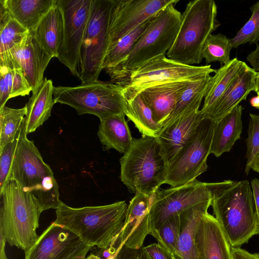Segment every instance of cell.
Listing matches in <instances>:
<instances>
[{
  "instance_id": "1",
  "label": "cell",
  "mask_w": 259,
  "mask_h": 259,
  "mask_svg": "<svg viewBox=\"0 0 259 259\" xmlns=\"http://www.w3.org/2000/svg\"><path fill=\"white\" fill-rule=\"evenodd\" d=\"M127 208L124 201L82 207H72L61 201L54 222L76 234L84 244L105 250L117 241Z\"/></svg>"
},
{
  "instance_id": "2",
  "label": "cell",
  "mask_w": 259,
  "mask_h": 259,
  "mask_svg": "<svg viewBox=\"0 0 259 259\" xmlns=\"http://www.w3.org/2000/svg\"><path fill=\"white\" fill-rule=\"evenodd\" d=\"M211 205L231 247H240L259 234L252 189L247 180L234 181L215 191Z\"/></svg>"
},
{
  "instance_id": "3",
  "label": "cell",
  "mask_w": 259,
  "mask_h": 259,
  "mask_svg": "<svg viewBox=\"0 0 259 259\" xmlns=\"http://www.w3.org/2000/svg\"><path fill=\"white\" fill-rule=\"evenodd\" d=\"M26 136L22 124L8 181H15L38 202L43 211L56 209L61 200L53 170Z\"/></svg>"
},
{
  "instance_id": "4",
  "label": "cell",
  "mask_w": 259,
  "mask_h": 259,
  "mask_svg": "<svg viewBox=\"0 0 259 259\" xmlns=\"http://www.w3.org/2000/svg\"><path fill=\"white\" fill-rule=\"evenodd\" d=\"M0 196V231L10 246L26 252L38 238L36 230L43 210L30 194L13 180L8 182Z\"/></svg>"
},
{
  "instance_id": "5",
  "label": "cell",
  "mask_w": 259,
  "mask_h": 259,
  "mask_svg": "<svg viewBox=\"0 0 259 259\" xmlns=\"http://www.w3.org/2000/svg\"><path fill=\"white\" fill-rule=\"evenodd\" d=\"M171 4L156 14L129 55L117 66L104 70L114 83L145 62L165 54L174 44L181 24L182 14Z\"/></svg>"
},
{
  "instance_id": "6",
  "label": "cell",
  "mask_w": 259,
  "mask_h": 259,
  "mask_svg": "<svg viewBox=\"0 0 259 259\" xmlns=\"http://www.w3.org/2000/svg\"><path fill=\"white\" fill-rule=\"evenodd\" d=\"M120 164L121 181L134 193L150 196L164 184L167 163L156 138L133 139Z\"/></svg>"
},
{
  "instance_id": "7",
  "label": "cell",
  "mask_w": 259,
  "mask_h": 259,
  "mask_svg": "<svg viewBox=\"0 0 259 259\" xmlns=\"http://www.w3.org/2000/svg\"><path fill=\"white\" fill-rule=\"evenodd\" d=\"M217 14V6L214 1L188 2L182 14L178 35L167 52V58L188 65L200 63L206 39L221 25Z\"/></svg>"
},
{
  "instance_id": "8",
  "label": "cell",
  "mask_w": 259,
  "mask_h": 259,
  "mask_svg": "<svg viewBox=\"0 0 259 259\" xmlns=\"http://www.w3.org/2000/svg\"><path fill=\"white\" fill-rule=\"evenodd\" d=\"M55 103L69 105L77 114H90L100 120L125 114L126 101L121 86L97 81L75 87H54Z\"/></svg>"
},
{
  "instance_id": "9",
  "label": "cell",
  "mask_w": 259,
  "mask_h": 259,
  "mask_svg": "<svg viewBox=\"0 0 259 259\" xmlns=\"http://www.w3.org/2000/svg\"><path fill=\"white\" fill-rule=\"evenodd\" d=\"M216 71L210 65H185L163 54L145 62L114 83L122 87L127 101L149 87L172 82L195 81Z\"/></svg>"
},
{
  "instance_id": "10",
  "label": "cell",
  "mask_w": 259,
  "mask_h": 259,
  "mask_svg": "<svg viewBox=\"0 0 259 259\" xmlns=\"http://www.w3.org/2000/svg\"><path fill=\"white\" fill-rule=\"evenodd\" d=\"M114 0H93L80 50L77 77L81 83L98 80L107 50L108 30Z\"/></svg>"
},
{
  "instance_id": "11",
  "label": "cell",
  "mask_w": 259,
  "mask_h": 259,
  "mask_svg": "<svg viewBox=\"0 0 259 259\" xmlns=\"http://www.w3.org/2000/svg\"><path fill=\"white\" fill-rule=\"evenodd\" d=\"M233 182L224 180L204 183L195 180L182 186L157 190L150 196V232L170 218L179 215L199 203L212 199L215 191L229 187Z\"/></svg>"
},
{
  "instance_id": "12",
  "label": "cell",
  "mask_w": 259,
  "mask_h": 259,
  "mask_svg": "<svg viewBox=\"0 0 259 259\" xmlns=\"http://www.w3.org/2000/svg\"><path fill=\"white\" fill-rule=\"evenodd\" d=\"M217 122L203 119L195 136L168 164L164 184L175 187L196 180L207 170L206 161Z\"/></svg>"
},
{
  "instance_id": "13",
  "label": "cell",
  "mask_w": 259,
  "mask_h": 259,
  "mask_svg": "<svg viewBox=\"0 0 259 259\" xmlns=\"http://www.w3.org/2000/svg\"><path fill=\"white\" fill-rule=\"evenodd\" d=\"M92 1L57 0L62 10L64 21L63 39L57 58L75 76Z\"/></svg>"
},
{
  "instance_id": "14",
  "label": "cell",
  "mask_w": 259,
  "mask_h": 259,
  "mask_svg": "<svg viewBox=\"0 0 259 259\" xmlns=\"http://www.w3.org/2000/svg\"><path fill=\"white\" fill-rule=\"evenodd\" d=\"M178 2V0H114L107 49L162 9Z\"/></svg>"
},
{
  "instance_id": "15",
  "label": "cell",
  "mask_w": 259,
  "mask_h": 259,
  "mask_svg": "<svg viewBox=\"0 0 259 259\" xmlns=\"http://www.w3.org/2000/svg\"><path fill=\"white\" fill-rule=\"evenodd\" d=\"M84 245L76 234L53 222L25 252V259H65Z\"/></svg>"
},
{
  "instance_id": "16",
  "label": "cell",
  "mask_w": 259,
  "mask_h": 259,
  "mask_svg": "<svg viewBox=\"0 0 259 259\" xmlns=\"http://www.w3.org/2000/svg\"><path fill=\"white\" fill-rule=\"evenodd\" d=\"M150 196L135 193L127 206L124 225L116 242L117 244L135 249L143 247L150 232Z\"/></svg>"
},
{
  "instance_id": "17",
  "label": "cell",
  "mask_w": 259,
  "mask_h": 259,
  "mask_svg": "<svg viewBox=\"0 0 259 259\" xmlns=\"http://www.w3.org/2000/svg\"><path fill=\"white\" fill-rule=\"evenodd\" d=\"M203 118L199 110L186 113L162 127L156 137L162 154L168 164L195 136Z\"/></svg>"
},
{
  "instance_id": "18",
  "label": "cell",
  "mask_w": 259,
  "mask_h": 259,
  "mask_svg": "<svg viewBox=\"0 0 259 259\" xmlns=\"http://www.w3.org/2000/svg\"><path fill=\"white\" fill-rule=\"evenodd\" d=\"M9 52L19 65L34 93L43 81L44 72L53 57L47 53L29 31L21 44Z\"/></svg>"
},
{
  "instance_id": "19",
  "label": "cell",
  "mask_w": 259,
  "mask_h": 259,
  "mask_svg": "<svg viewBox=\"0 0 259 259\" xmlns=\"http://www.w3.org/2000/svg\"><path fill=\"white\" fill-rule=\"evenodd\" d=\"M196 243L200 259H232L227 238L215 217L208 212L198 226Z\"/></svg>"
},
{
  "instance_id": "20",
  "label": "cell",
  "mask_w": 259,
  "mask_h": 259,
  "mask_svg": "<svg viewBox=\"0 0 259 259\" xmlns=\"http://www.w3.org/2000/svg\"><path fill=\"white\" fill-rule=\"evenodd\" d=\"M256 73L243 62L242 67L213 107L207 119L218 122L239 103L255 92Z\"/></svg>"
},
{
  "instance_id": "21",
  "label": "cell",
  "mask_w": 259,
  "mask_h": 259,
  "mask_svg": "<svg viewBox=\"0 0 259 259\" xmlns=\"http://www.w3.org/2000/svg\"><path fill=\"white\" fill-rule=\"evenodd\" d=\"M212 199L199 203L180 214L179 238L172 253L174 259H200L196 243L198 226L203 216L208 212Z\"/></svg>"
},
{
  "instance_id": "22",
  "label": "cell",
  "mask_w": 259,
  "mask_h": 259,
  "mask_svg": "<svg viewBox=\"0 0 259 259\" xmlns=\"http://www.w3.org/2000/svg\"><path fill=\"white\" fill-rule=\"evenodd\" d=\"M189 82H191L161 84L147 88L139 94L151 110L156 122L162 126L174 110L180 93Z\"/></svg>"
},
{
  "instance_id": "23",
  "label": "cell",
  "mask_w": 259,
  "mask_h": 259,
  "mask_svg": "<svg viewBox=\"0 0 259 259\" xmlns=\"http://www.w3.org/2000/svg\"><path fill=\"white\" fill-rule=\"evenodd\" d=\"M64 31L62 10L56 0L54 6L45 15L33 31L34 37L48 54L58 58Z\"/></svg>"
},
{
  "instance_id": "24",
  "label": "cell",
  "mask_w": 259,
  "mask_h": 259,
  "mask_svg": "<svg viewBox=\"0 0 259 259\" xmlns=\"http://www.w3.org/2000/svg\"><path fill=\"white\" fill-rule=\"evenodd\" d=\"M54 88L52 80L45 78L40 86L32 93L25 105L27 113L22 123L26 135L34 132L51 116L55 104L53 98Z\"/></svg>"
},
{
  "instance_id": "25",
  "label": "cell",
  "mask_w": 259,
  "mask_h": 259,
  "mask_svg": "<svg viewBox=\"0 0 259 259\" xmlns=\"http://www.w3.org/2000/svg\"><path fill=\"white\" fill-rule=\"evenodd\" d=\"M243 109L242 106L238 105L217 122L210 148V153L215 157H220L223 153L229 152L240 138L243 129Z\"/></svg>"
},
{
  "instance_id": "26",
  "label": "cell",
  "mask_w": 259,
  "mask_h": 259,
  "mask_svg": "<svg viewBox=\"0 0 259 259\" xmlns=\"http://www.w3.org/2000/svg\"><path fill=\"white\" fill-rule=\"evenodd\" d=\"M125 116L115 115L100 120L97 135L105 150L113 149L124 154L130 148L133 138Z\"/></svg>"
},
{
  "instance_id": "27",
  "label": "cell",
  "mask_w": 259,
  "mask_h": 259,
  "mask_svg": "<svg viewBox=\"0 0 259 259\" xmlns=\"http://www.w3.org/2000/svg\"><path fill=\"white\" fill-rule=\"evenodd\" d=\"M243 62L237 58L231 59L227 64L217 69L211 76L203 106L200 110L203 119H207L216 104L238 73Z\"/></svg>"
},
{
  "instance_id": "28",
  "label": "cell",
  "mask_w": 259,
  "mask_h": 259,
  "mask_svg": "<svg viewBox=\"0 0 259 259\" xmlns=\"http://www.w3.org/2000/svg\"><path fill=\"white\" fill-rule=\"evenodd\" d=\"M56 0H0L12 17L29 31H33Z\"/></svg>"
},
{
  "instance_id": "29",
  "label": "cell",
  "mask_w": 259,
  "mask_h": 259,
  "mask_svg": "<svg viewBox=\"0 0 259 259\" xmlns=\"http://www.w3.org/2000/svg\"><path fill=\"white\" fill-rule=\"evenodd\" d=\"M211 76L208 75L199 80L189 82L180 93L170 115L162 123L164 127L182 115L195 110H199L204 98Z\"/></svg>"
},
{
  "instance_id": "30",
  "label": "cell",
  "mask_w": 259,
  "mask_h": 259,
  "mask_svg": "<svg viewBox=\"0 0 259 259\" xmlns=\"http://www.w3.org/2000/svg\"><path fill=\"white\" fill-rule=\"evenodd\" d=\"M125 114L142 136L157 137L162 126L154 120L151 110L140 94L126 101Z\"/></svg>"
},
{
  "instance_id": "31",
  "label": "cell",
  "mask_w": 259,
  "mask_h": 259,
  "mask_svg": "<svg viewBox=\"0 0 259 259\" xmlns=\"http://www.w3.org/2000/svg\"><path fill=\"white\" fill-rule=\"evenodd\" d=\"M0 54L9 52L24 41L29 31L12 17L0 3Z\"/></svg>"
},
{
  "instance_id": "32",
  "label": "cell",
  "mask_w": 259,
  "mask_h": 259,
  "mask_svg": "<svg viewBox=\"0 0 259 259\" xmlns=\"http://www.w3.org/2000/svg\"><path fill=\"white\" fill-rule=\"evenodd\" d=\"M154 15L121 38L107 49L102 66V70L113 68L126 58L149 26Z\"/></svg>"
},
{
  "instance_id": "33",
  "label": "cell",
  "mask_w": 259,
  "mask_h": 259,
  "mask_svg": "<svg viewBox=\"0 0 259 259\" xmlns=\"http://www.w3.org/2000/svg\"><path fill=\"white\" fill-rule=\"evenodd\" d=\"M26 113V106L18 109L5 106L0 109V150L15 138Z\"/></svg>"
},
{
  "instance_id": "34",
  "label": "cell",
  "mask_w": 259,
  "mask_h": 259,
  "mask_svg": "<svg viewBox=\"0 0 259 259\" xmlns=\"http://www.w3.org/2000/svg\"><path fill=\"white\" fill-rule=\"evenodd\" d=\"M233 48L232 39L222 33L211 34L206 39L202 51V57L207 64L218 62L221 66L228 63Z\"/></svg>"
},
{
  "instance_id": "35",
  "label": "cell",
  "mask_w": 259,
  "mask_h": 259,
  "mask_svg": "<svg viewBox=\"0 0 259 259\" xmlns=\"http://www.w3.org/2000/svg\"><path fill=\"white\" fill-rule=\"evenodd\" d=\"M180 232L179 215L170 218L157 228L150 231L158 243L172 254L177 245Z\"/></svg>"
},
{
  "instance_id": "36",
  "label": "cell",
  "mask_w": 259,
  "mask_h": 259,
  "mask_svg": "<svg viewBox=\"0 0 259 259\" xmlns=\"http://www.w3.org/2000/svg\"><path fill=\"white\" fill-rule=\"evenodd\" d=\"M249 19L232 38L233 48L247 43L257 45L259 41V1L251 6Z\"/></svg>"
},
{
  "instance_id": "37",
  "label": "cell",
  "mask_w": 259,
  "mask_h": 259,
  "mask_svg": "<svg viewBox=\"0 0 259 259\" xmlns=\"http://www.w3.org/2000/svg\"><path fill=\"white\" fill-rule=\"evenodd\" d=\"M248 137L246 139V153L245 172L248 175L252 163L259 154V114H249V121L247 130Z\"/></svg>"
},
{
  "instance_id": "38",
  "label": "cell",
  "mask_w": 259,
  "mask_h": 259,
  "mask_svg": "<svg viewBox=\"0 0 259 259\" xmlns=\"http://www.w3.org/2000/svg\"><path fill=\"white\" fill-rule=\"evenodd\" d=\"M21 128L15 138L0 150V194L8 182L14 154L18 142Z\"/></svg>"
},
{
  "instance_id": "39",
  "label": "cell",
  "mask_w": 259,
  "mask_h": 259,
  "mask_svg": "<svg viewBox=\"0 0 259 259\" xmlns=\"http://www.w3.org/2000/svg\"><path fill=\"white\" fill-rule=\"evenodd\" d=\"M104 251L106 259H145L142 247L135 249L124 245H114Z\"/></svg>"
},
{
  "instance_id": "40",
  "label": "cell",
  "mask_w": 259,
  "mask_h": 259,
  "mask_svg": "<svg viewBox=\"0 0 259 259\" xmlns=\"http://www.w3.org/2000/svg\"><path fill=\"white\" fill-rule=\"evenodd\" d=\"M0 109L10 99L13 83V70L0 64Z\"/></svg>"
},
{
  "instance_id": "41",
  "label": "cell",
  "mask_w": 259,
  "mask_h": 259,
  "mask_svg": "<svg viewBox=\"0 0 259 259\" xmlns=\"http://www.w3.org/2000/svg\"><path fill=\"white\" fill-rule=\"evenodd\" d=\"M32 88L24 77L21 68L13 70V83L10 99L29 94Z\"/></svg>"
},
{
  "instance_id": "42",
  "label": "cell",
  "mask_w": 259,
  "mask_h": 259,
  "mask_svg": "<svg viewBox=\"0 0 259 259\" xmlns=\"http://www.w3.org/2000/svg\"><path fill=\"white\" fill-rule=\"evenodd\" d=\"M145 259H174L172 253L158 243H153L142 247Z\"/></svg>"
},
{
  "instance_id": "43",
  "label": "cell",
  "mask_w": 259,
  "mask_h": 259,
  "mask_svg": "<svg viewBox=\"0 0 259 259\" xmlns=\"http://www.w3.org/2000/svg\"><path fill=\"white\" fill-rule=\"evenodd\" d=\"M232 259H259L258 253H250L238 247H231Z\"/></svg>"
},
{
  "instance_id": "44",
  "label": "cell",
  "mask_w": 259,
  "mask_h": 259,
  "mask_svg": "<svg viewBox=\"0 0 259 259\" xmlns=\"http://www.w3.org/2000/svg\"><path fill=\"white\" fill-rule=\"evenodd\" d=\"M251 187L253 194L259 229V180L256 178L252 179L251 181Z\"/></svg>"
},
{
  "instance_id": "45",
  "label": "cell",
  "mask_w": 259,
  "mask_h": 259,
  "mask_svg": "<svg viewBox=\"0 0 259 259\" xmlns=\"http://www.w3.org/2000/svg\"><path fill=\"white\" fill-rule=\"evenodd\" d=\"M246 60L256 72L259 71V44L254 50L251 52L246 57Z\"/></svg>"
},
{
  "instance_id": "46",
  "label": "cell",
  "mask_w": 259,
  "mask_h": 259,
  "mask_svg": "<svg viewBox=\"0 0 259 259\" xmlns=\"http://www.w3.org/2000/svg\"><path fill=\"white\" fill-rule=\"evenodd\" d=\"M92 248L93 247L85 244L76 250L65 259H84Z\"/></svg>"
},
{
  "instance_id": "47",
  "label": "cell",
  "mask_w": 259,
  "mask_h": 259,
  "mask_svg": "<svg viewBox=\"0 0 259 259\" xmlns=\"http://www.w3.org/2000/svg\"><path fill=\"white\" fill-rule=\"evenodd\" d=\"M7 240L3 233L0 231V259H8L5 251Z\"/></svg>"
},
{
  "instance_id": "48",
  "label": "cell",
  "mask_w": 259,
  "mask_h": 259,
  "mask_svg": "<svg viewBox=\"0 0 259 259\" xmlns=\"http://www.w3.org/2000/svg\"><path fill=\"white\" fill-rule=\"evenodd\" d=\"M250 104L251 106L259 110V95H257L250 99Z\"/></svg>"
},
{
  "instance_id": "49",
  "label": "cell",
  "mask_w": 259,
  "mask_h": 259,
  "mask_svg": "<svg viewBox=\"0 0 259 259\" xmlns=\"http://www.w3.org/2000/svg\"><path fill=\"white\" fill-rule=\"evenodd\" d=\"M251 169L259 173V154L254 158L252 163Z\"/></svg>"
},
{
  "instance_id": "50",
  "label": "cell",
  "mask_w": 259,
  "mask_h": 259,
  "mask_svg": "<svg viewBox=\"0 0 259 259\" xmlns=\"http://www.w3.org/2000/svg\"><path fill=\"white\" fill-rule=\"evenodd\" d=\"M255 92L257 95H259V71L256 73V87Z\"/></svg>"
},
{
  "instance_id": "51",
  "label": "cell",
  "mask_w": 259,
  "mask_h": 259,
  "mask_svg": "<svg viewBox=\"0 0 259 259\" xmlns=\"http://www.w3.org/2000/svg\"><path fill=\"white\" fill-rule=\"evenodd\" d=\"M84 259H102L100 255L91 253L90 255L86 256Z\"/></svg>"
}]
</instances>
